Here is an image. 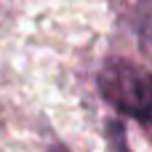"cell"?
<instances>
[{
  "label": "cell",
  "mask_w": 152,
  "mask_h": 152,
  "mask_svg": "<svg viewBox=\"0 0 152 152\" xmlns=\"http://www.w3.org/2000/svg\"><path fill=\"white\" fill-rule=\"evenodd\" d=\"M99 94L107 104H112L118 112L139 120L142 126L150 123L152 115V83L144 67L128 61V59H110L99 77H96Z\"/></svg>",
  "instance_id": "1"
},
{
  "label": "cell",
  "mask_w": 152,
  "mask_h": 152,
  "mask_svg": "<svg viewBox=\"0 0 152 152\" xmlns=\"http://www.w3.org/2000/svg\"><path fill=\"white\" fill-rule=\"evenodd\" d=\"M51 152H69V150H64V147H53Z\"/></svg>",
  "instance_id": "2"
}]
</instances>
